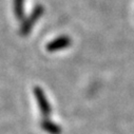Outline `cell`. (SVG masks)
Listing matches in <instances>:
<instances>
[{
	"label": "cell",
	"instance_id": "cell-5",
	"mask_svg": "<svg viewBox=\"0 0 134 134\" xmlns=\"http://www.w3.org/2000/svg\"><path fill=\"white\" fill-rule=\"evenodd\" d=\"M24 3L25 0H13V9L15 17L19 20L24 17Z\"/></svg>",
	"mask_w": 134,
	"mask_h": 134
},
{
	"label": "cell",
	"instance_id": "cell-3",
	"mask_svg": "<svg viewBox=\"0 0 134 134\" xmlns=\"http://www.w3.org/2000/svg\"><path fill=\"white\" fill-rule=\"evenodd\" d=\"M71 38L69 36H59L57 38H55L54 40H52L51 42H49L46 47L48 52H58V51H62L66 48H69L71 46Z\"/></svg>",
	"mask_w": 134,
	"mask_h": 134
},
{
	"label": "cell",
	"instance_id": "cell-2",
	"mask_svg": "<svg viewBox=\"0 0 134 134\" xmlns=\"http://www.w3.org/2000/svg\"><path fill=\"white\" fill-rule=\"evenodd\" d=\"M34 95L36 97V102H37V105H38V109L40 111V113L44 116V117H48L51 115L52 113V107H51V104L49 103V100L43 92V90L39 87H35L34 89Z\"/></svg>",
	"mask_w": 134,
	"mask_h": 134
},
{
	"label": "cell",
	"instance_id": "cell-1",
	"mask_svg": "<svg viewBox=\"0 0 134 134\" xmlns=\"http://www.w3.org/2000/svg\"><path fill=\"white\" fill-rule=\"evenodd\" d=\"M43 11H44V9H43L42 5H37L34 9V11L32 12V14L22 22V24L20 26V34L22 36H26L29 33L31 32V30L33 29V26L35 25L36 21L42 16Z\"/></svg>",
	"mask_w": 134,
	"mask_h": 134
},
{
	"label": "cell",
	"instance_id": "cell-4",
	"mask_svg": "<svg viewBox=\"0 0 134 134\" xmlns=\"http://www.w3.org/2000/svg\"><path fill=\"white\" fill-rule=\"evenodd\" d=\"M41 128L49 134H60L61 132V128L55 124L54 121H51V120H43L42 124H41Z\"/></svg>",
	"mask_w": 134,
	"mask_h": 134
}]
</instances>
